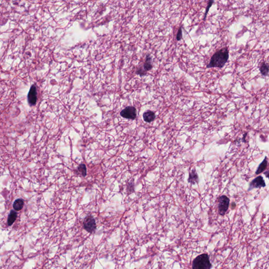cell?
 I'll use <instances>...</instances> for the list:
<instances>
[{"mask_svg": "<svg viewBox=\"0 0 269 269\" xmlns=\"http://www.w3.org/2000/svg\"><path fill=\"white\" fill-rule=\"evenodd\" d=\"M229 58V51L227 47H224L216 52L211 57L207 68L217 67L222 68L228 62Z\"/></svg>", "mask_w": 269, "mask_h": 269, "instance_id": "cell-1", "label": "cell"}, {"mask_svg": "<svg viewBox=\"0 0 269 269\" xmlns=\"http://www.w3.org/2000/svg\"><path fill=\"white\" fill-rule=\"evenodd\" d=\"M211 265L207 254H202L197 256L192 263L193 269H210Z\"/></svg>", "mask_w": 269, "mask_h": 269, "instance_id": "cell-2", "label": "cell"}, {"mask_svg": "<svg viewBox=\"0 0 269 269\" xmlns=\"http://www.w3.org/2000/svg\"><path fill=\"white\" fill-rule=\"evenodd\" d=\"M230 199L227 196L222 195L219 198L218 212L219 215L224 216L228 210L229 207Z\"/></svg>", "mask_w": 269, "mask_h": 269, "instance_id": "cell-3", "label": "cell"}, {"mask_svg": "<svg viewBox=\"0 0 269 269\" xmlns=\"http://www.w3.org/2000/svg\"><path fill=\"white\" fill-rule=\"evenodd\" d=\"M84 228L87 231L93 233L96 228V221L95 219L91 216H87L83 222Z\"/></svg>", "mask_w": 269, "mask_h": 269, "instance_id": "cell-4", "label": "cell"}, {"mask_svg": "<svg viewBox=\"0 0 269 269\" xmlns=\"http://www.w3.org/2000/svg\"><path fill=\"white\" fill-rule=\"evenodd\" d=\"M120 114L125 118L134 120L137 116V111L133 106H128L122 110Z\"/></svg>", "mask_w": 269, "mask_h": 269, "instance_id": "cell-5", "label": "cell"}, {"mask_svg": "<svg viewBox=\"0 0 269 269\" xmlns=\"http://www.w3.org/2000/svg\"><path fill=\"white\" fill-rule=\"evenodd\" d=\"M153 68V64H152V58L149 55H147L146 57V60L144 64L143 67L140 68L138 70L137 73L140 75L143 76L147 74V71L151 70Z\"/></svg>", "mask_w": 269, "mask_h": 269, "instance_id": "cell-6", "label": "cell"}, {"mask_svg": "<svg viewBox=\"0 0 269 269\" xmlns=\"http://www.w3.org/2000/svg\"><path fill=\"white\" fill-rule=\"evenodd\" d=\"M265 186L266 184L264 178L261 176H259L251 181L248 190L250 191L254 188H260L262 187H265Z\"/></svg>", "mask_w": 269, "mask_h": 269, "instance_id": "cell-7", "label": "cell"}, {"mask_svg": "<svg viewBox=\"0 0 269 269\" xmlns=\"http://www.w3.org/2000/svg\"><path fill=\"white\" fill-rule=\"evenodd\" d=\"M27 100L31 106L34 105L37 102V90L35 85L31 87L27 95Z\"/></svg>", "mask_w": 269, "mask_h": 269, "instance_id": "cell-8", "label": "cell"}, {"mask_svg": "<svg viewBox=\"0 0 269 269\" xmlns=\"http://www.w3.org/2000/svg\"><path fill=\"white\" fill-rule=\"evenodd\" d=\"M188 181L191 184H196V183H199V176L194 168H193L192 170L189 173Z\"/></svg>", "mask_w": 269, "mask_h": 269, "instance_id": "cell-9", "label": "cell"}, {"mask_svg": "<svg viewBox=\"0 0 269 269\" xmlns=\"http://www.w3.org/2000/svg\"><path fill=\"white\" fill-rule=\"evenodd\" d=\"M156 115L153 111H147L144 113L143 118L145 122H151L155 119Z\"/></svg>", "mask_w": 269, "mask_h": 269, "instance_id": "cell-10", "label": "cell"}, {"mask_svg": "<svg viewBox=\"0 0 269 269\" xmlns=\"http://www.w3.org/2000/svg\"><path fill=\"white\" fill-rule=\"evenodd\" d=\"M267 158L265 157L264 160L262 161L261 163L258 166V168L256 171V175H259L260 173H263L265 169H267Z\"/></svg>", "mask_w": 269, "mask_h": 269, "instance_id": "cell-11", "label": "cell"}, {"mask_svg": "<svg viewBox=\"0 0 269 269\" xmlns=\"http://www.w3.org/2000/svg\"><path fill=\"white\" fill-rule=\"evenodd\" d=\"M17 218V213L15 211L11 210L9 213L8 218V224L9 226H11L13 224L14 222H15L16 219Z\"/></svg>", "mask_w": 269, "mask_h": 269, "instance_id": "cell-12", "label": "cell"}, {"mask_svg": "<svg viewBox=\"0 0 269 269\" xmlns=\"http://www.w3.org/2000/svg\"><path fill=\"white\" fill-rule=\"evenodd\" d=\"M259 70H260V73H261L262 75L264 76H267L268 75V74H269V65L267 63L265 62L262 63L260 68H259Z\"/></svg>", "mask_w": 269, "mask_h": 269, "instance_id": "cell-13", "label": "cell"}, {"mask_svg": "<svg viewBox=\"0 0 269 269\" xmlns=\"http://www.w3.org/2000/svg\"><path fill=\"white\" fill-rule=\"evenodd\" d=\"M24 206V202L21 199L16 200L13 203V208L16 211H20Z\"/></svg>", "mask_w": 269, "mask_h": 269, "instance_id": "cell-14", "label": "cell"}, {"mask_svg": "<svg viewBox=\"0 0 269 269\" xmlns=\"http://www.w3.org/2000/svg\"><path fill=\"white\" fill-rule=\"evenodd\" d=\"M77 170L78 171V173L83 177H85L86 176V167L85 166V164H82L79 165L77 168Z\"/></svg>", "mask_w": 269, "mask_h": 269, "instance_id": "cell-15", "label": "cell"}, {"mask_svg": "<svg viewBox=\"0 0 269 269\" xmlns=\"http://www.w3.org/2000/svg\"><path fill=\"white\" fill-rule=\"evenodd\" d=\"M127 191L128 192V194H132V192H134V183H128L127 187Z\"/></svg>", "mask_w": 269, "mask_h": 269, "instance_id": "cell-16", "label": "cell"}, {"mask_svg": "<svg viewBox=\"0 0 269 269\" xmlns=\"http://www.w3.org/2000/svg\"><path fill=\"white\" fill-rule=\"evenodd\" d=\"M213 3H214V1H209V2H208V5H207V8H206V10H205V15H204V18H203V20H205V19H206L207 14H208V13L209 9L210 8V7H211V6L213 5Z\"/></svg>", "mask_w": 269, "mask_h": 269, "instance_id": "cell-17", "label": "cell"}, {"mask_svg": "<svg viewBox=\"0 0 269 269\" xmlns=\"http://www.w3.org/2000/svg\"><path fill=\"white\" fill-rule=\"evenodd\" d=\"M182 38H183V31H182V26H181L177 32L176 39L178 41H179L182 39Z\"/></svg>", "mask_w": 269, "mask_h": 269, "instance_id": "cell-18", "label": "cell"}]
</instances>
